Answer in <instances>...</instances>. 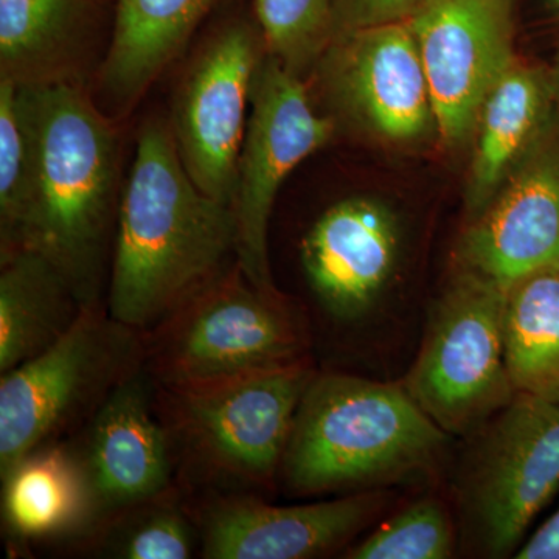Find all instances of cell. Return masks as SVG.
I'll return each instance as SVG.
<instances>
[{"mask_svg": "<svg viewBox=\"0 0 559 559\" xmlns=\"http://www.w3.org/2000/svg\"><path fill=\"white\" fill-rule=\"evenodd\" d=\"M84 310L69 280L39 250L0 260V373L46 352Z\"/></svg>", "mask_w": 559, "mask_h": 559, "instance_id": "44dd1931", "label": "cell"}, {"mask_svg": "<svg viewBox=\"0 0 559 559\" xmlns=\"http://www.w3.org/2000/svg\"><path fill=\"white\" fill-rule=\"evenodd\" d=\"M543 5L550 20L559 25V0H543Z\"/></svg>", "mask_w": 559, "mask_h": 559, "instance_id": "f546056e", "label": "cell"}, {"mask_svg": "<svg viewBox=\"0 0 559 559\" xmlns=\"http://www.w3.org/2000/svg\"><path fill=\"white\" fill-rule=\"evenodd\" d=\"M266 51L255 17L226 22L191 61L173 106L183 167L204 193L231 207L253 81Z\"/></svg>", "mask_w": 559, "mask_h": 559, "instance_id": "9c48e42d", "label": "cell"}, {"mask_svg": "<svg viewBox=\"0 0 559 559\" xmlns=\"http://www.w3.org/2000/svg\"><path fill=\"white\" fill-rule=\"evenodd\" d=\"M555 114L550 69L516 58L489 92L477 119L465 198L469 219L487 207Z\"/></svg>", "mask_w": 559, "mask_h": 559, "instance_id": "d6986e66", "label": "cell"}, {"mask_svg": "<svg viewBox=\"0 0 559 559\" xmlns=\"http://www.w3.org/2000/svg\"><path fill=\"white\" fill-rule=\"evenodd\" d=\"M38 130L31 249L64 274L84 307L105 305L116 238L117 135L84 87H31Z\"/></svg>", "mask_w": 559, "mask_h": 559, "instance_id": "7a4b0ae2", "label": "cell"}, {"mask_svg": "<svg viewBox=\"0 0 559 559\" xmlns=\"http://www.w3.org/2000/svg\"><path fill=\"white\" fill-rule=\"evenodd\" d=\"M425 0H333L330 43L356 32L411 21Z\"/></svg>", "mask_w": 559, "mask_h": 559, "instance_id": "4316f807", "label": "cell"}, {"mask_svg": "<svg viewBox=\"0 0 559 559\" xmlns=\"http://www.w3.org/2000/svg\"><path fill=\"white\" fill-rule=\"evenodd\" d=\"M460 270L500 288L559 267V114L460 237Z\"/></svg>", "mask_w": 559, "mask_h": 559, "instance_id": "5bb4252c", "label": "cell"}, {"mask_svg": "<svg viewBox=\"0 0 559 559\" xmlns=\"http://www.w3.org/2000/svg\"><path fill=\"white\" fill-rule=\"evenodd\" d=\"M311 72L336 121L393 145L439 135L409 21L334 40Z\"/></svg>", "mask_w": 559, "mask_h": 559, "instance_id": "30bf717a", "label": "cell"}, {"mask_svg": "<svg viewBox=\"0 0 559 559\" xmlns=\"http://www.w3.org/2000/svg\"><path fill=\"white\" fill-rule=\"evenodd\" d=\"M452 530L436 500H419L347 551L352 559H447Z\"/></svg>", "mask_w": 559, "mask_h": 559, "instance_id": "484cf974", "label": "cell"}, {"mask_svg": "<svg viewBox=\"0 0 559 559\" xmlns=\"http://www.w3.org/2000/svg\"><path fill=\"white\" fill-rule=\"evenodd\" d=\"M488 425L469 503L481 543L499 557L516 550L559 489V403L516 393Z\"/></svg>", "mask_w": 559, "mask_h": 559, "instance_id": "7c38bea8", "label": "cell"}, {"mask_svg": "<svg viewBox=\"0 0 559 559\" xmlns=\"http://www.w3.org/2000/svg\"><path fill=\"white\" fill-rule=\"evenodd\" d=\"M189 502V500H187ZM189 502L205 559H305L337 549L384 506L380 492L305 506H272L255 495H205Z\"/></svg>", "mask_w": 559, "mask_h": 559, "instance_id": "9a60e30c", "label": "cell"}, {"mask_svg": "<svg viewBox=\"0 0 559 559\" xmlns=\"http://www.w3.org/2000/svg\"><path fill=\"white\" fill-rule=\"evenodd\" d=\"M145 367L162 388H194L304 362L305 334L282 294L237 261L148 333Z\"/></svg>", "mask_w": 559, "mask_h": 559, "instance_id": "5b68a950", "label": "cell"}, {"mask_svg": "<svg viewBox=\"0 0 559 559\" xmlns=\"http://www.w3.org/2000/svg\"><path fill=\"white\" fill-rule=\"evenodd\" d=\"M448 436L403 382L314 373L278 476L297 496L377 487L428 468Z\"/></svg>", "mask_w": 559, "mask_h": 559, "instance_id": "3957f363", "label": "cell"}, {"mask_svg": "<svg viewBox=\"0 0 559 559\" xmlns=\"http://www.w3.org/2000/svg\"><path fill=\"white\" fill-rule=\"evenodd\" d=\"M336 130L330 114L316 110L304 79L266 51L253 81L234 200L237 263L261 290L278 294L267 238L280 187L300 162L330 143Z\"/></svg>", "mask_w": 559, "mask_h": 559, "instance_id": "ba28073f", "label": "cell"}, {"mask_svg": "<svg viewBox=\"0 0 559 559\" xmlns=\"http://www.w3.org/2000/svg\"><path fill=\"white\" fill-rule=\"evenodd\" d=\"M314 373L304 360L194 388L157 385V411L170 432L183 495H253L267 487L278 476Z\"/></svg>", "mask_w": 559, "mask_h": 559, "instance_id": "277c9868", "label": "cell"}, {"mask_svg": "<svg viewBox=\"0 0 559 559\" xmlns=\"http://www.w3.org/2000/svg\"><path fill=\"white\" fill-rule=\"evenodd\" d=\"M503 340L516 392L559 403V267L507 289Z\"/></svg>", "mask_w": 559, "mask_h": 559, "instance_id": "7402d4cb", "label": "cell"}, {"mask_svg": "<svg viewBox=\"0 0 559 559\" xmlns=\"http://www.w3.org/2000/svg\"><path fill=\"white\" fill-rule=\"evenodd\" d=\"M395 213L373 198L355 197L326 209L301 238V270L319 307L353 323L374 307L400 255Z\"/></svg>", "mask_w": 559, "mask_h": 559, "instance_id": "2e32d148", "label": "cell"}, {"mask_svg": "<svg viewBox=\"0 0 559 559\" xmlns=\"http://www.w3.org/2000/svg\"><path fill=\"white\" fill-rule=\"evenodd\" d=\"M235 261L234 207L194 183L170 124L148 121L120 197L105 299L110 318L148 333Z\"/></svg>", "mask_w": 559, "mask_h": 559, "instance_id": "6da1fadb", "label": "cell"}, {"mask_svg": "<svg viewBox=\"0 0 559 559\" xmlns=\"http://www.w3.org/2000/svg\"><path fill=\"white\" fill-rule=\"evenodd\" d=\"M156 395V381L143 364L66 440L90 488V530L178 487L171 437L157 411Z\"/></svg>", "mask_w": 559, "mask_h": 559, "instance_id": "4fadbf2b", "label": "cell"}, {"mask_svg": "<svg viewBox=\"0 0 559 559\" xmlns=\"http://www.w3.org/2000/svg\"><path fill=\"white\" fill-rule=\"evenodd\" d=\"M226 0H117L112 39L97 73L108 117L134 108Z\"/></svg>", "mask_w": 559, "mask_h": 559, "instance_id": "ac0fdd59", "label": "cell"}, {"mask_svg": "<svg viewBox=\"0 0 559 559\" xmlns=\"http://www.w3.org/2000/svg\"><path fill=\"white\" fill-rule=\"evenodd\" d=\"M38 130L32 90L0 80V260L31 249Z\"/></svg>", "mask_w": 559, "mask_h": 559, "instance_id": "603a6c76", "label": "cell"}, {"mask_svg": "<svg viewBox=\"0 0 559 559\" xmlns=\"http://www.w3.org/2000/svg\"><path fill=\"white\" fill-rule=\"evenodd\" d=\"M76 540L95 557L116 559H187L201 549L200 528L179 487L106 518Z\"/></svg>", "mask_w": 559, "mask_h": 559, "instance_id": "cb8c5ba5", "label": "cell"}, {"mask_svg": "<svg viewBox=\"0 0 559 559\" xmlns=\"http://www.w3.org/2000/svg\"><path fill=\"white\" fill-rule=\"evenodd\" d=\"M409 24L439 138L462 148L489 92L516 61V0H425Z\"/></svg>", "mask_w": 559, "mask_h": 559, "instance_id": "8fae6325", "label": "cell"}, {"mask_svg": "<svg viewBox=\"0 0 559 559\" xmlns=\"http://www.w3.org/2000/svg\"><path fill=\"white\" fill-rule=\"evenodd\" d=\"M520 559H559V509L516 551Z\"/></svg>", "mask_w": 559, "mask_h": 559, "instance_id": "83f0119b", "label": "cell"}, {"mask_svg": "<svg viewBox=\"0 0 559 559\" xmlns=\"http://www.w3.org/2000/svg\"><path fill=\"white\" fill-rule=\"evenodd\" d=\"M0 477L3 528L16 546L80 539L90 530V488L68 441L31 452Z\"/></svg>", "mask_w": 559, "mask_h": 559, "instance_id": "ffe728a7", "label": "cell"}, {"mask_svg": "<svg viewBox=\"0 0 559 559\" xmlns=\"http://www.w3.org/2000/svg\"><path fill=\"white\" fill-rule=\"evenodd\" d=\"M333 0H253L267 53L305 79L329 47Z\"/></svg>", "mask_w": 559, "mask_h": 559, "instance_id": "d4e9b609", "label": "cell"}, {"mask_svg": "<svg viewBox=\"0 0 559 559\" xmlns=\"http://www.w3.org/2000/svg\"><path fill=\"white\" fill-rule=\"evenodd\" d=\"M143 364V333L94 305L46 352L0 373V474L33 451L72 439Z\"/></svg>", "mask_w": 559, "mask_h": 559, "instance_id": "8992f818", "label": "cell"}, {"mask_svg": "<svg viewBox=\"0 0 559 559\" xmlns=\"http://www.w3.org/2000/svg\"><path fill=\"white\" fill-rule=\"evenodd\" d=\"M506 297L491 280L459 267L433 307L403 384L447 433L484 428L516 396L503 340Z\"/></svg>", "mask_w": 559, "mask_h": 559, "instance_id": "52a82bcc", "label": "cell"}, {"mask_svg": "<svg viewBox=\"0 0 559 559\" xmlns=\"http://www.w3.org/2000/svg\"><path fill=\"white\" fill-rule=\"evenodd\" d=\"M551 90H554L555 106L559 114V60L554 69H550Z\"/></svg>", "mask_w": 559, "mask_h": 559, "instance_id": "f1b7e54d", "label": "cell"}, {"mask_svg": "<svg viewBox=\"0 0 559 559\" xmlns=\"http://www.w3.org/2000/svg\"><path fill=\"white\" fill-rule=\"evenodd\" d=\"M117 0H0V80L79 86L105 61Z\"/></svg>", "mask_w": 559, "mask_h": 559, "instance_id": "e0dca14e", "label": "cell"}]
</instances>
